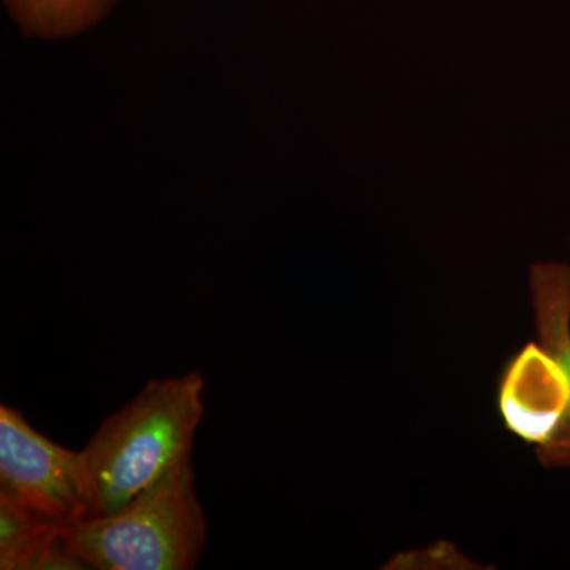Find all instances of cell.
<instances>
[{
	"label": "cell",
	"instance_id": "obj_2",
	"mask_svg": "<svg viewBox=\"0 0 570 570\" xmlns=\"http://www.w3.org/2000/svg\"><path fill=\"white\" fill-rule=\"evenodd\" d=\"M62 534L88 569L197 568L208 523L195 487L193 456L110 515L62 524Z\"/></svg>",
	"mask_w": 570,
	"mask_h": 570
},
{
	"label": "cell",
	"instance_id": "obj_4",
	"mask_svg": "<svg viewBox=\"0 0 570 570\" xmlns=\"http://www.w3.org/2000/svg\"><path fill=\"white\" fill-rule=\"evenodd\" d=\"M497 404L505 430L534 449L560 433L570 407V379L549 348L530 341L499 374Z\"/></svg>",
	"mask_w": 570,
	"mask_h": 570
},
{
	"label": "cell",
	"instance_id": "obj_1",
	"mask_svg": "<svg viewBox=\"0 0 570 570\" xmlns=\"http://www.w3.org/2000/svg\"><path fill=\"white\" fill-rule=\"evenodd\" d=\"M205 381L197 371L151 379L126 406L97 428L81 449L89 515H110L193 456L205 414Z\"/></svg>",
	"mask_w": 570,
	"mask_h": 570
},
{
	"label": "cell",
	"instance_id": "obj_3",
	"mask_svg": "<svg viewBox=\"0 0 570 570\" xmlns=\"http://www.w3.org/2000/svg\"><path fill=\"white\" fill-rule=\"evenodd\" d=\"M0 497L58 523L89 515V487L81 450L56 444L17 409L0 406Z\"/></svg>",
	"mask_w": 570,
	"mask_h": 570
},
{
	"label": "cell",
	"instance_id": "obj_5",
	"mask_svg": "<svg viewBox=\"0 0 570 570\" xmlns=\"http://www.w3.org/2000/svg\"><path fill=\"white\" fill-rule=\"evenodd\" d=\"M530 287L539 343L560 360L570 379V265H532ZM535 453L543 466L570 468V407L560 433Z\"/></svg>",
	"mask_w": 570,
	"mask_h": 570
},
{
	"label": "cell",
	"instance_id": "obj_7",
	"mask_svg": "<svg viewBox=\"0 0 570 570\" xmlns=\"http://www.w3.org/2000/svg\"><path fill=\"white\" fill-rule=\"evenodd\" d=\"M115 0H3L29 39L56 41L81 36L110 13Z\"/></svg>",
	"mask_w": 570,
	"mask_h": 570
},
{
	"label": "cell",
	"instance_id": "obj_6",
	"mask_svg": "<svg viewBox=\"0 0 570 570\" xmlns=\"http://www.w3.org/2000/svg\"><path fill=\"white\" fill-rule=\"evenodd\" d=\"M0 569H88L71 551L62 523L0 497Z\"/></svg>",
	"mask_w": 570,
	"mask_h": 570
}]
</instances>
